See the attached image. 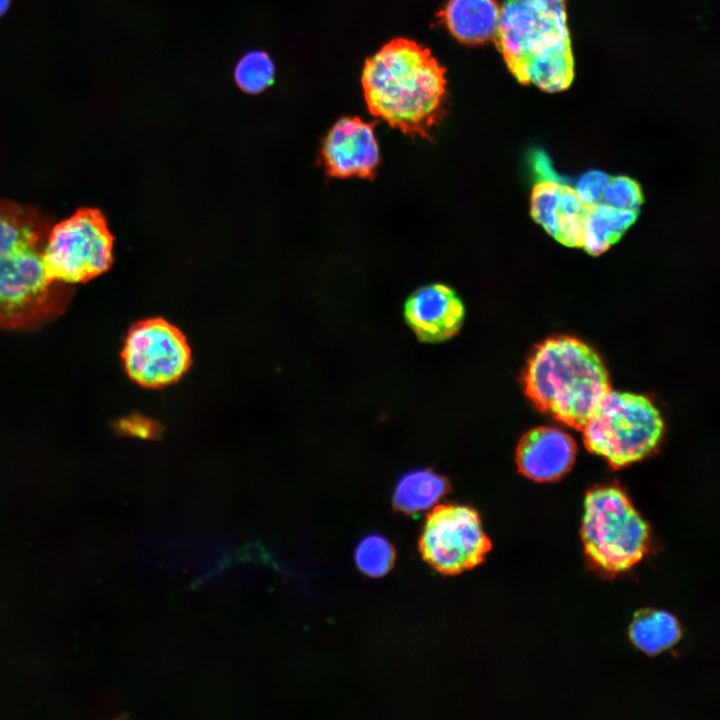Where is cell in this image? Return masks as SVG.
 I'll return each instance as SVG.
<instances>
[{
    "mask_svg": "<svg viewBox=\"0 0 720 720\" xmlns=\"http://www.w3.org/2000/svg\"><path fill=\"white\" fill-rule=\"evenodd\" d=\"M53 226L38 210L0 200V327L32 331L61 315L73 287L52 281L44 250Z\"/></svg>",
    "mask_w": 720,
    "mask_h": 720,
    "instance_id": "1",
    "label": "cell"
},
{
    "mask_svg": "<svg viewBox=\"0 0 720 720\" xmlns=\"http://www.w3.org/2000/svg\"><path fill=\"white\" fill-rule=\"evenodd\" d=\"M362 86L371 114L410 136L430 137L444 117L445 69L429 49L396 38L366 60Z\"/></svg>",
    "mask_w": 720,
    "mask_h": 720,
    "instance_id": "2",
    "label": "cell"
},
{
    "mask_svg": "<svg viewBox=\"0 0 720 720\" xmlns=\"http://www.w3.org/2000/svg\"><path fill=\"white\" fill-rule=\"evenodd\" d=\"M496 44L513 76L554 93L574 79L566 0H506Z\"/></svg>",
    "mask_w": 720,
    "mask_h": 720,
    "instance_id": "3",
    "label": "cell"
},
{
    "mask_svg": "<svg viewBox=\"0 0 720 720\" xmlns=\"http://www.w3.org/2000/svg\"><path fill=\"white\" fill-rule=\"evenodd\" d=\"M523 382L526 394L541 411L580 430L610 390L598 354L567 336L547 339L536 347Z\"/></svg>",
    "mask_w": 720,
    "mask_h": 720,
    "instance_id": "4",
    "label": "cell"
},
{
    "mask_svg": "<svg viewBox=\"0 0 720 720\" xmlns=\"http://www.w3.org/2000/svg\"><path fill=\"white\" fill-rule=\"evenodd\" d=\"M580 535L591 567L606 576L630 570L651 545L648 523L616 486L593 488L586 494Z\"/></svg>",
    "mask_w": 720,
    "mask_h": 720,
    "instance_id": "5",
    "label": "cell"
},
{
    "mask_svg": "<svg viewBox=\"0 0 720 720\" xmlns=\"http://www.w3.org/2000/svg\"><path fill=\"white\" fill-rule=\"evenodd\" d=\"M582 430L588 450L621 467L640 460L657 446L663 421L647 397L609 390Z\"/></svg>",
    "mask_w": 720,
    "mask_h": 720,
    "instance_id": "6",
    "label": "cell"
},
{
    "mask_svg": "<svg viewBox=\"0 0 720 720\" xmlns=\"http://www.w3.org/2000/svg\"><path fill=\"white\" fill-rule=\"evenodd\" d=\"M113 243L107 221L98 209H78L51 227L44 250L46 273L56 282H87L110 268Z\"/></svg>",
    "mask_w": 720,
    "mask_h": 720,
    "instance_id": "7",
    "label": "cell"
},
{
    "mask_svg": "<svg viewBox=\"0 0 720 720\" xmlns=\"http://www.w3.org/2000/svg\"><path fill=\"white\" fill-rule=\"evenodd\" d=\"M128 377L149 389L170 386L188 372L192 351L185 334L161 317L135 322L128 330L121 350Z\"/></svg>",
    "mask_w": 720,
    "mask_h": 720,
    "instance_id": "8",
    "label": "cell"
},
{
    "mask_svg": "<svg viewBox=\"0 0 720 720\" xmlns=\"http://www.w3.org/2000/svg\"><path fill=\"white\" fill-rule=\"evenodd\" d=\"M491 547L478 512L458 504L436 506L428 514L419 539L424 561L445 575L476 567Z\"/></svg>",
    "mask_w": 720,
    "mask_h": 720,
    "instance_id": "9",
    "label": "cell"
},
{
    "mask_svg": "<svg viewBox=\"0 0 720 720\" xmlns=\"http://www.w3.org/2000/svg\"><path fill=\"white\" fill-rule=\"evenodd\" d=\"M321 158L332 177L373 178L379 164L373 125L357 117L339 119L323 141Z\"/></svg>",
    "mask_w": 720,
    "mask_h": 720,
    "instance_id": "10",
    "label": "cell"
},
{
    "mask_svg": "<svg viewBox=\"0 0 720 720\" xmlns=\"http://www.w3.org/2000/svg\"><path fill=\"white\" fill-rule=\"evenodd\" d=\"M465 308L449 286L426 285L414 291L404 305V318L417 338L438 343L456 335L462 327Z\"/></svg>",
    "mask_w": 720,
    "mask_h": 720,
    "instance_id": "11",
    "label": "cell"
},
{
    "mask_svg": "<svg viewBox=\"0 0 720 720\" xmlns=\"http://www.w3.org/2000/svg\"><path fill=\"white\" fill-rule=\"evenodd\" d=\"M575 452V443L568 434L553 427H538L521 438L516 461L520 472L528 478L552 481L568 471Z\"/></svg>",
    "mask_w": 720,
    "mask_h": 720,
    "instance_id": "12",
    "label": "cell"
},
{
    "mask_svg": "<svg viewBox=\"0 0 720 720\" xmlns=\"http://www.w3.org/2000/svg\"><path fill=\"white\" fill-rule=\"evenodd\" d=\"M500 10L497 0H448L439 18L460 42L482 44L495 39Z\"/></svg>",
    "mask_w": 720,
    "mask_h": 720,
    "instance_id": "13",
    "label": "cell"
},
{
    "mask_svg": "<svg viewBox=\"0 0 720 720\" xmlns=\"http://www.w3.org/2000/svg\"><path fill=\"white\" fill-rule=\"evenodd\" d=\"M632 644L649 656H657L676 645L682 636L677 618L671 613L645 608L638 610L628 628Z\"/></svg>",
    "mask_w": 720,
    "mask_h": 720,
    "instance_id": "14",
    "label": "cell"
},
{
    "mask_svg": "<svg viewBox=\"0 0 720 720\" xmlns=\"http://www.w3.org/2000/svg\"><path fill=\"white\" fill-rule=\"evenodd\" d=\"M535 182L530 201V213L537 224L552 237L555 235V211L565 178L554 170L548 155L535 150L531 157Z\"/></svg>",
    "mask_w": 720,
    "mask_h": 720,
    "instance_id": "15",
    "label": "cell"
},
{
    "mask_svg": "<svg viewBox=\"0 0 720 720\" xmlns=\"http://www.w3.org/2000/svg\"><path fill=\"white\" fill-rule=\"evenodd\" d=\"M638 214L604 202L590 206L582 247L592 256L603 254L623 236Z\"/></svg>",
    "mask_w": 720,
    "mask_h": 720,
    "instance_id": "16",
    "label": "cell"
},
{
    "mask_svg": "<svg viewBox=\"0 0 720 720\" xmlns=\"http://www.w3.org/2000/svg\"><path fill=\"white\" fill-rule=\"evenodd\" d=\"M450 490L448 480L438 473L421 469L406 473L393 494L395 509L415 514L431 508Z\"/></svg>",
    "mask_w": 720,
    "mask_h": 720,
    "instance_id": "17",
    "label": "cell"
},
{
    "mask_svg": "<svg viewBox=\"0 0 720 720\" xmlns=\"http://www.w3.org/2000/svg\"><path fill=\"white\" fill-rule=\"evenodd\" d=\"M590 206L577 196L575 188L565 179L555 211L554 239L568 247H582Z\"/></svg>",
    "mask_w": 720,
    "mask_h": 720,
    "instance_id": "18",
    "label": "cell"
},
{
    "mask_svg": "<svg viewBox=\"0 0 720 720\" xmlns=\"http://www.w3.org/2000/svg\"><path fill=\"white\" fill-rule=\"evenodd\" d=\"M275 68L269 55L263 51H251L237 63L234 78L237 86L248 94H258L274 81Z\"/></svg>",
    "mask_w": 720,
    "mask_h": 720,
    "instance_id": "19",
    "label": "cell"
},
{
    "mask_svg": "<svg viewBox=\"0 0 720 720\" xmlns=\"http://www.w3.org/2000/svg\"><path fill=\"white\" fill-rule=\"evenodd\" d=\"M395 550L391 543L380 535L365 537L355 551V562L359 570L370 577H382L393 567Z\"/></svg>",
    "mask_w": 720,
    "mask_h": 720,
    "instance_id": "20",
    "label": "cell"
},
{
    "mask_svg": "<svg viewBox=\"0 0 720 720\" xmlns=\"http://www.w3.org/2000/svg\"><path fill=\"white\" fill-rule=\"evenodd\" d=\"M643 201L641 186L636 180L623 175L609 176L602 202L619 209L639 211Z\"/></svg>",
    "mask_w": 720,
    "mask_h": 720,
    "instance_id": "21",
    "label": "cell"
},
{
    "mask_svg": "<svg viewBox=\"0 0 720 720\" xmlns=\"http://www.w3.org/2000/svg\"><path fill=\"white\" fill-rule=\"evenodd\" d=\"M609 175L600 170H590L578 180L575 191L579 199L587 206L601 203L603 191Z\"/></svg>",
    "mask_w": 720,
    "mask_h": 720,
    "instance_id": "22",
    "label": "cell"
},
{
    "mask_svg": "<svg viewBox=\"0 0 720 720\" xmlns=\"http://www.w3.org/2000/svg\"><path fill=\"white\" fill-rule=\"evenodd\" d=\"M120 427L122 431L144 439H154L160 433L158 423L141 415L127 417L120 422Z\"/></svg>",
    "mask_w": 720,
    "mask_h": 720,
    "instance_id": "23",
    "label": "cell"
},
{
    "mask_svg": "<svg viewBox=\"0 0 720 720\" xmlns=\"http://www.w3.org/2000/svg\"><path fill=\"white\" fill-rule=\"evenodd\" d=\"M10 4L11 0H0V17L8 11Z\"/></svg>",
    "mask_w": 720,
    "mask_h": 720,
    "instance_id": "24",
    "label": "cell"
}]
</instances>
